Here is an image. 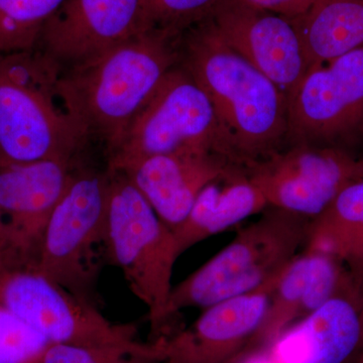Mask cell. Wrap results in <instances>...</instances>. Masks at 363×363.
I'll return each instance as SVG.
<instances>
[{"label": "cell", "mask_w": 363, "mask_h": 363, "mask_svg": "<svg viewBox=\"0 0 363 363\" xmlns=\"http://www.w3.org/2000/svg\"><path fill=\"white\" fill-rule=\"evenodd\" d=\"M179 64L213 106L221 154L247 167L288 145V98L205 20L178 40Z\"/></svg>", "instance_id": "obj_1"}, {"label": "cell", "mask_w": 363, "mask_h": 363, "mask_svg": "<svg viewBox=\"0 0 363 363\" xmlns=\"http://www.w3.org/2000/svg\"><path fill=\"white\" fill-rule=\"evenodd\" d=\"M179 37L147 30L62 72L60 92L86 135L118 147L133 119L179 63Z\"/></svg>", "instance_id": "obj_2"}, {"label": "cell", "mask_w": 363, "mask_h": 363, "mask_svg": "<svg viewBox=\"0 0 363 363\" xmlns=\"http://www.w3.org/2000/svg\"><path fill=\"white\" fill-rule=\"evenodd\" d=\"M62 72L35 49L0 54V164L73 161L87 138L61 96Z\"/></svg>", "instance_id": "obj_3"}, {"label": "cell", "mask_w": 363, "mask_h": 363, "mask_svg": "<svg viewBox=\"0 0 363 363\" xmlns=\"http://www.w3.org/2000/svg\"><path fill=\"white\" fill-rule=\"evenodd\" d=\"M310 219L269 207L225 247L174 286L169 312L200 308L274 286L304 250Z\"/></svg>", "instance_id": "obj_4"}, {"label": "cell", "mask_w": 363, "mask_h": 363, "mask_svg": "<svg viewBox=\"0 0 363 363\" xmlns=\"http://www.w3.org/2000/svg\"><path fill=\"white\" fill-rule=\"evenodd\" d=\"M109 175L107 262L123 272L131 292L147 307L150 330L164 337L172 320L173 269L180 257L173 230L125 175Z\"/></svg>", "instance_id": "obj_5"}, {"label": "cell", "mask_w": 363, "mask_h": 363, "mask_svg": "<svg viewBox=\"0 0 363 363\" xmlns=\"http://www.w3.org/2000/svg\"><path fill=\"white\" fill-rule=\"evenodd\" d=\"M108 190V172H75L50 217L35 264L69 292L95 305L98 279L107 262Z\"/></svg>", "instance_id": "obj_6"}, {"label": "cell", "mask_w": 363, "mask_h": 363, "mask_svg": "<svg viewBox=\"0 0 363 363\" xmlns=\"http://www.w3.org/2000/svg\"><path fill=\"white\" fill-rule=\"evenodd\" d=\"M197 150H213L223 156L211 101L178 63L164 76L118 147L109 155L107 169L118 172L147 157Z\"/></svg>", "instance_id": "obj_7"}, {"label": "cell", "mask_w": 363, "mask_h": 363, "mask_svg": "<svg viewBox=\"0 0 363 363\" xmlns=\"http://www.w3.org/2000/svg\"><path fill=\"white\" fill-rule=\"evenodd\" d=\"M0 303L51 344L102 345L138 341L135 325L111 321L35 264L0 267Z\"/></svg>", "instance_id": "obj_8"}, {"label": "cell", "mask_w": 363, "mask_h": 363, "mask_svg": "<svg viewBox=\"0 0 363 363\" xmlns=\"http://www.w3.org/2000/svg\"><path fill=\"white\" fill-rule=\"evenodd\" d=\"M269 207L314 219L363 179V161L339 147L291 143L245 167Z\"/></svg>", "instance_id": "obj_9"}, {"label": "cell", "mask_w": 363, "mask_h": 363, "mask_svg": "<svg viewBox=\"0 0 363 363\" xmlns=\"http://www.w3.org/2000/svg\"><path fill=\"white\" fill-rule=\"evenodd\" d=\"M288 145L341 147L363 128V47L311 67L288 99Z\"/></svg>", "instance_id": "obj_10"}, {"label": "cell", "mask_w": 363, "mask_h": 363, "mask_svg": "<svg viewBox=\"0 0 363 363\" xmlns=\"http://www.w3.org/2000/svg\"><path fill=\"white\" fill-rule=\"evenodd\" d=\"M208 20L228 47L289 99L309 69L292 21L240 0H221Z\"/></svg>", "instance_id": "obj_11"}, {"label": "cell", "mask_w": 363, "mask_h": 363, "mask_svg": "<svg viewBox=\"0 0 363 363\" xmlns=\"http://www.w3.org/2000/svg\"><path fill=\"white\" fill-rule=\"evenodd\" d=\"M145 30L143 0H65L35 50L64 71Z\"/></svg>", "instance_id": "obj_12"}, {"label": "cell", "mask_w": 363, "mask_h": 363, "mask_svg": "<svg viewBox=\"0 0 363 363\" xmlns=\"http://www.w3.org/2000/svg\"><path fill=\"white\" fill-rule=\"evenodd\" d=\"M68 160L0 164V218L23 264H35L50 217L73 180Z\"/></svg>", "instance_id": "obj_13"}, {"label": "cell", "mask_w": 363, "mask_h": 363, "mask_svg": "<svg viewBox=\"0 0 363 363\" xmlns=\"http://www.w3.org/2000/svg\"><path fill=\"white\" fill-rule=\"evenodd\" d=\"M274 285L210 306L187 328L157 339L162 363L234 362L259 331Z\"/></svg>", "instance_id": "obj_14"}, {"label": "cell", "mask_w": 363, "mask_h": 363, "mask_svg": "<svg viewBox=\"0 0 363 363\" xmlns=\"http://www.w3.org/2000/svg\"><path fill=\"white\" fill-rule=\"evenodd\" d=\"M233 164L213 150H182L140 160L118 172L173 230L185 220L203 189Z\"/></svg>", "instance_id": "obj_15"}, {"label": "cell", "mask_w": 363, "mask_h": 363, "mask_svg": "<svg viewBox=\"0 0 363 363\" xmlns=\"http://www.w3.org/2000/svg\"><path fill=\"white\" fill-rule=\"evenodd\" d=\"M362 292L338 296L292 325L272 344L277 363H345L362 344Z\"/></svg>", "instance_id": "obj_16"}, {"label": "cell", "mask_w": 363, "mask_h": 363, "mask_svg": "<svg viewBox=\"0 0 363 363\" xmlns=\"http://www.w3.org/2000/svg\"><path fill=\"white\" fill-rule=\"evenodd\" d=\"M269 208L245 167L233 164L203 189L185 220L173 229L179 253Z\"/></svg>", "instance_id": "obj_17"}, {"label": "cell", "mask_w": 363, "mask_h": 363, "mask_svg": "<svg viewBox=\"0 0 363 363\" xmlns=\"http://www.w3.org/2000/svg\"><path fill=\"white\" fill-rule=\"evenodd\" d=\"M292 21L309 68L363 47V0H317Z\"/></svg>", "instance_id": "obj_18"}, {"label": "cell", "mask_w": 363, "mask_h": 363, "mask_svg": "<svg viewBox=\"0 0 363 363\" xmlns=\"http://www.w3.org/2000/svg\"><path fill=\"white\" fill-rule=\"evenodd\" d=\"M317 252L304 248L279 277L266 317L250 341V347L272 345L292 325L302 319L303 304L309 289Z\"/></svg>", "instance_id": "obj_19"}, {"label": "cell", "mask_w": 363, "mask_h": 363, "mask_svg": "<svg viewBox=\"0 0 363 363\" xmlns=\"http://www.w3.org/2000/svg\"><path fill=\"white\" fill-rule=\"evenodd\" d=\"M65 0H0V54L33 51Z\"/></svg>", "instance_id": "obj_20"}, {"label": "cell", "mask_w": 363, "mask_h": 363, "mask_svg": "<svg viewBox=\"0 0 363 363\" xmlns=\"http://www.w3.org/2000/svg\"><path fill=\"white\" fill-rule=\"evenodd\" d=\"M44 363H162V347L159 340L102 345L52 344Z\"/></svg>", "instance_id": "obj_21"}, {"label": "cell", "mask_w": 363, "mask_h": 363, "mask_svg": "<svg viewBox=\"0 0 363 363\" xmlns=\"http://www.w3.org/2000/svg\"><path fill=\"white\" fill-rule=\"evenodd\" d=\"M221 0H143L147 30L180 37L207 20Z\"/></svg>", "instance_id": "obj_22"}, {"label": "cell", "mask_w": 363, "mask_h": 363, "mask_svg": "<svg viewBox=\"0 0 363 363\" xmlns=\"http://www.w3.org/2000/svg\"><path fill=\"white\" fill-rule=\"evenodd\" d=\"M52 344L0 303V363H44Z\"/></svg>", "instance_id": "obj_23"}, {"label": "cell", "mask_w": 363, "mask_h": 363, "mask_svg": "<svg viewBox=\"0 0 363 363\" xmlns=\"http://www.w3.org/2000/svg\"><path fill=\"white\" fill-rule=\"evenodd\" d=\"M322 214L340 221L363 223V179L346 186Z\"/></svg>", "instance_id": "obj_24"}, {"label": "cell", "mask_w": 363, "mask_h": 363, "mask_svg": "<svg viewBox=\"0 0 363 363\" xmlns=\"http://www.w3.org/2000/svg\"><path fill=\"white\" fill-rule=\"evenodd\" d=\"M247 6L293 21L304 14L317 0H240Z\"/></svg>", "instance_id": "obj_25"}, {"label": "cell", "mask_w": 363, "mask_h": 363, "mask_svg": "<svg viewBox=\"0 0 363 363\" xmlns=\"http://www.w3.org/2000/svg\"><path fill=\"white\" fill-rule=\"evenodd\" d=\"M11 264H21L20 260L16 259L9 240L4 229V223L0 218V267L11 266Z\"/></svg>", "instance_id": "obj_26"}, {"label": "cell", "mask_w": 363, "mask_h": 363, "mask_svg": "<svg viewBox=\"0 0 363 363\" xmlns=\"http://www.w3.org/2000/svg\"><path fill=\"white\" fill-rule=\"evenodd\" d=\"M360 319H362V344H360V351L363 350V298L362 303V310H360ZM359 351V352H360Z\"/></svg>", "instance_id": "obj_27"}, {"label": "cell", "mask_w": 363, "mask_h": 363, "mask_svg": "<svg viewBox=\"0 0 363 363\" xmlns=\"http://www.w3.org/2000/svg\"><path fill=\"white\" fill-rule=\"evenodd\" d=\"M355 363H363V350L358 353Z\"/></svg>", "instance_id": "obj_28"}]
</instances>
